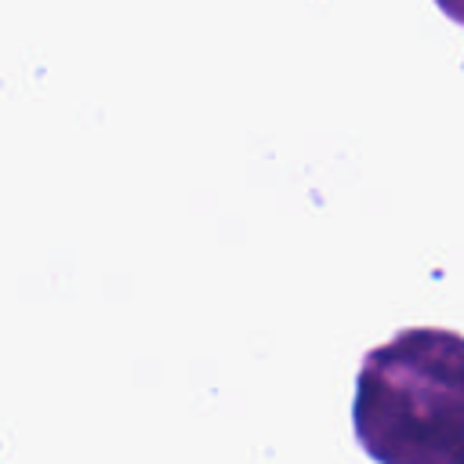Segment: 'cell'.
<instances>
[{
    "mask_svg": "<svg viewBox=\"0 0 464 464\" xmlns=\"http://www.w3.org/2000/svg\"><path fill=\"white\" fill-rule=\"evenodd\" d=\"M435 4H439V11H442L450 22L464 25V0H435Z\"/></svg>",
    "mask_w": 464,
    "mask_h": 464,
    "instance_id": "7a4b0ae2",
    "label": "cell"
},
{
    "mask_svg": "<svg viewBox=\"0 0 464 464\" xmlns=\"http://www.w3.org/2000/svg\"><path fill=\"white\" fill-rule=\"evenodd\" d=\"M352 420L377 464H464V337L410 326L370 348Z\"/></svg>",
    "mask_w": 464,
    "mask_h": 464,
    "instance_id": "6da1fadb",
    "label": "cell"
}]
</instances>
